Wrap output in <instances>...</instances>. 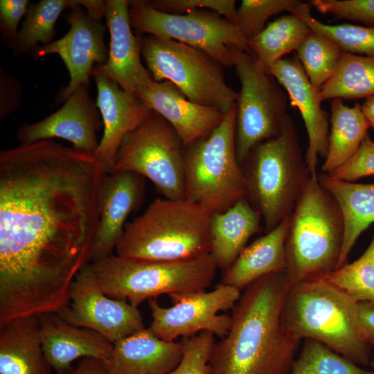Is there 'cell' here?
<instances>
[{
    "label": "cell",
    "mask_w": 374,
    "mask_h": 374,
    "mask_svg": "<svg viewBox=\"0 0 374 374\" xmlns=\"http://www.w3.org/2000/svg\"><path fill=\"white\" fill-rule=\"evenodd\" d=\"M289 374H374V370L365 369L317 341L305 339Z\"/></svg>",
    "instance_id": "d6a6232c"
},
{
    "label": "cell",
    "mask_w": 374,
    "mask_h": 374,
    "mask_svg": "<svg viewBox=\"0 0 374 374\" xmlns=\"http://www.w3.org/2000/svg\"><path fill=\"white\" fill-rule=\"evenodd\" d=\"M211 213L185 198L155 199L127 222L116 254L155 262H180L211 253Z\"/></svg>",
    "instance_id": "277c9868"
},
{
    "label": "cell",
    "mask_w": 374,
    "mask_h": 374,
    "mask_svg": "<svg viewBox=\"0 0 374 374\" xmlns=\"http://www.w3.org/2000/svg\"><path fill=\"white\" fill-rule=\"evenodd\" d=\"M319 89L322 101L374 95V57L342 52L335 73Z\"/></svg>",
    "instance_id": "4dcf8cb0"
},
{
    "label": "cell",
    "mask_w": 374,
    "mask_h": 374,
    "mask_svg": "<svg viewBox=\"0 0 374 374\" xmlns=\"http://www.w3.org/2000/svg\"><path fill=\"white\" fill-rule=\"evenodd\" d=\"M240 90L236 103L235 152L240 166L260 143L277 136L287 116L289 97L250 52L230 46Z\"/></svg>",
    "instance_id": "30bf717a"
},
{
    "label": "cell",
    "mask_w": 374,
    "mask_h": 374,
    "mask_svg": "<svg viewBox=\"0 0 374 374\" xmlns=\"http://www.w3.org/2000/svg\"><path fill=\"white\" fill-rule=\"evenodd\" d=\"M215 335L204 331L184 337L183 357L169 374H209V362L215 344Z\"/></svg>",
    "instance_id": "8d00e7d4"
},
{
    "label": "cell",
    "mask_w": 374,
    "mask_h": 374,
    "mask_svg": "<svg viewBox=\"0 0 374 374\" xmlns=\"http://www.w3.org/2000/svg\"><path fill=\"white\" fill-rule=\"evenodd\" d=\"M96 105L103 122V134L96 157L104 173L112 171L125 136L137 128L152 112L136 95L125 91L116 82L94 77Z\"/></svg>",
    "instance_id": "44dd1931"
},
{
    "label": "cell",
    "mask_w": 374,
    "mask_h": 374,
    "mask_svg": "<svg viewBox=\"0 0 374 374\" xmlns=\"http://www.w3.org/2000/svg\"><path fill=\"white\" fill-rule=\"evenodd\" d=\"M290 286L284 271L244 289L232 309L228 332L215 344L209 374H289L301 342L281 321Z\"/></svg>",
    "instance_id": "7a4b0ae2"
},
{
    "label": "cell",
    "mask_w": 374,
    "mask_h": 374,
    "mask_svg": "<svg viewBox=\"0 0 374 374\" xmlns=\"http://www.w3.org/2000/svg\"><path fill=\"white\" fill-rule=\"evenodd\" d=\"M103 172L95 154L42 140L0 152V325L56 313L89 262Z\"/></svg>",
    "instance_id": "6da1fadb"
},
{
    "label": "cell",
    "mask_w": 374,
    "mask_h": 374,
    "mask_svg": "<svg viewBox=\"0 0 374 374\" xmlns=\"http://www.w3.org/2000/svg\"><path fill=\"white\" fill-rule=\"evenodd\" d=\"M88 265L106 295L137 308L162 294L204 291L218 269L211 253L180 262L138 260L112 254Z\"/></svg>",
    "instance_id": "52a82bcc"
},
{
    "label": "cell",
    "mask_w": 374,
    "mask_h": 374,
    "mask_svg": "<svg viewBox=\"0 0 374 374\" xmlns=\"http://www.w3.org/2000/svg\"><path fill=\"white\" fill-rule=\"evenodd\" d=\"M360 257L374 263V235L370 244Z\"/></svg>",
    "instance_id": "bcb514c9"
},
{
    "label": "cell",
    "mask_w": 374,
    "mask_h": 374,
    "mask_svg": "<svg viewBox=\"0 0 374 374\" xmlns=\"http://www.w3.org/2000/svg\"><path fill=\"white\" fill-rule=\"evenodd\" d=\"M129 16L136 35L166 37L201 49L224 67L233 66L230 46L249 51L236 25L219 13L199 9L185 14L157 10L145 0L130 1Z\"/></svg>",
    "instance_id": "7c38bea8"
},
{
    "label": "cell",
    "mask_w": 374,
    "mask_h": 374,
    "mask_svg": "<svg viewBox=\"0 0 374 374\" xmlns=\"http://www.w3.org/2000/svg\"><path fill=\"white\" fill-rule=\"evenodd\" d=\"M320 12L374 26V0H312Z\"/></svg>",
    "instance_id": "74e56055"
},
{
    "label": "cell",
    "mask_w": 374,
    "mask_h": 374,
    "mask_svg": "<svg viewBox=\"0 0 374 374\" xmlns=\"http://www.w3.org/2000/svg\"><path fill=\"white\" fill-rule=\"evenodd\" d=\"M310 31L302 19L288 13L269 23L260 33L250 39L249 51L269 73L284 55L296 51Z\"/></svg>",
    "instance_id": "f1b7e54d"
},
{
    "label": "cell",
    "mask_w": 374,
    "mask_h": 374,
    "mask_svg": "<svg viewBox=\"0 0 374 374\" xmlns=\"http://www.w3.org/2000/svg\"><path fill=\"white\" fill-rule=\"evenodd\" d=\"M136 96L172 127L184 148L208 136L222 123L226 114L191 102L167 80L157 82L150 78L137 91Z\"/></svg>",
    "instance_id": "ffe728a7"
},
{
    "label": "cell",
    "mask_w": 374,
    "mask_h": 374,
    "mask_svg": "<svg viewBox=\"0 0 374 374\" xmlns=\"http://www.w3.org/2000/svg\"><path fill=\"white\" fill-rule=\"evenodd\" d=\"M145 177L131 171L104 173L98 188V222L89 253V262L109 256L116 250L128 215L143 198Z\"/></svg>",
    "instance_id": "e0dca14e"
},
{
    "label": "cell",
    "mask_w": 374,
    "mask_h": 374,
    "mask_svg": "<svg viewBox=\"0 0 374 374\" xmlns=\"http://www.w3.org/2000/svg\"><path fill=\"white\" fill-rule=\"evenodd\" d=\"M39 335V317L13 319L0 326L1 374H51Z\"/></svg>",
    "instance_id": "cb8c5ba5"
},
{
    "label": "cell",
    "mask_w": 374,
    "mask_h": 374,
    "mask_svg": "<svg viewBox=\"0 0 374 374\" xmlns=\"http://www.w3.org/2000/svg\"><path fill=\"white\" fill-rule=\"evenodd\" d=\"M56 313L66 322L94 330L113 344L145 328L138 308L106 295L88 263L71 283L67 304Z\"/></svg>",
    "instance_id": "5bb4252c"
},
{
    "label": "cell",
    "mask_w": 374,
    "mask_h": 374,
    "mask_svg": "<svg viewBox=\"0 0 374 374\" xmlns=\"http://www.w3.org/2000/svg\"><path fill=\"white\" fill-rule=\"evenodd\" d=\"M88 87L80 86L60 109L48 117L21 124L16 134L20 144L59 138L71 142L78 150L96 155L100 143L97 133L103 128V122Z\"/></svg>",
    "instance_id": "2e32d148"
},
{
    "label": "cell",
    "mask_w": 374,
    "mask_h": 374,
    "mask_svg": "<svg viewBox=\"0 0 374 374\" xmlns=\"http://www.w3.org/2000/svg\"><path fill=\"white\" fill-rule=\"evenodd\" d=\"M369 365L371 366L372 369L374 370V355H372V357H371V359Z\"/></svg>",
    "instance_id": "7dc6e473"
},
{
    "label": "cell",
    "mask_w": 374,
    "mask_h": 374,
    "mask_svg": "<svg viewBox=\"0 0 374 374\" xmlns=\"http://www.w3.org/2000/svg\"><path fill=\"white\" fill-rule=\"evenodd\" d=\"M182 341H168L144 328L114 344V374H169L181 362Z\"/></svg>",
    "instance_id": "603a6c76"
},
{
    "label": "cell",
    "mask_w": 374,
    "mask_h": 374,
    "mask_svg": "<svg viewBox=\"0 0 374 374\" xmlns=\"http://www.w3.org/2000/svg\"><path fill=\"white\" fill-rule=\"evenodd\" d=\"M344 223L340 207L311 176L289 217L285 274L291 285L328 275L337 268Z\"/></svg>",
    "instance_id": "8992f818"
},
{
    "label": "cell",
    "mask_w": 374,
    "mask_h": 374,
    "mask_svg": "<svg viewBox=\"0 0 374 374\" xmlns=\"http://www.w3.org/2000/svg\"><path fill=\"white\" fill-rule=\"evenodd\" d=\"M318 179L338 203L344 218V240L337 269L347 263L358 238L374 222V184L338 180L323 173Z\"/></svg>",
    "instance_id": "4316f807"
},
{
    "label": "cell",
    "mask_w": 374,
    "mask_h": 374,
    "mask_svg": "<svg viewBox=\"0 0 374 374\" xmlns=\"http://www.w3.org/2000/svg\"><path fill=\"white\" fill-rule=\"evenodd\" d=\"M93 4L94 0H42L36 3H30L19 31L14 55L33 53L39 43L42 45L51 43L55 23L64 10L80 6L88 12Z\"/></svg>",
    "instance_id": "f546056e"
},
{
    "label": "cell",
    "mask_w": 374,
    "mask_h": 374,
    "mask_svg": "<svg viewBox=\"0 0 374 374\" xmlns=\"http://www.w3.org/2000/svg\"><path fill=\"white\" fill-rule=\"evenodd\" d=\"M141 54L152 78L170 81L191 102L224 114L237 103L238 92L224 78V67L204 51L171 39L139 36Z\"/></svg>",
    "instance_id": "9c48e42d"
},
{
    "label": "cell",
    "mask_w": 374,
    "mask_h": 374,
    "mask_svg": "<svg viewBox=\"0 0 374 374\" xmlns=\"http://www.w3.org/2000/svg\"><path fill=\"white\" fill-rule=\"evenodd\" d=\"M269 73L285 90L291 105L301 115L308 138L305 163L310 175H317L318 157L325 159L327 155L330 132V119L321 107L320 89L310 82L296 56L282 58Z\"/></svg>",
    "instance_id": "ac0fdd59"
},
{
    "label": "cell",
    "mask_w": 374,
    "mask_h": 374,
    "mask_svg": "<svg viewBox=\"0 0 374 374\" xmlns=\"http://www.w3.org/2000/svg\"><path fill=\"white\" fill-rule=\"evenodd\" d=\"M241 296L240 290L219 283L212 291L170 295L173 304L161 306L157 298L148 300L152 322L148 328L157 337L168 341L211 332L221 338L231 325V316L219 314L233 309Z\"/></svg>",
    "instance_id": "4fadbf2b"
},
{
    "label": "cell",
    "mask_w": 374,
    "mask_h": 374,
    "mask_svg": "<svg viewBox=\"0 0 374 374\" xmlns=\"http://www.w3.org/2000/svg\"><path fill=\"white\" fill-rule=\"evenodd\" d=\"M28 0L0 1V30L2 43L10 49H14L19 34L18 26L26 15L30 5Z\"/></svg>",
    "instance_id": "60d3db41"
},
{
    "label": "cell",
    "mask_w": 374,
    "mask_h": 374,
    "mask_svg": "<svg viewBox=\"0 0 374 374\" xmlns=\"http://www.w3.org/2000/svg\"><path fill=\"white\" fill-rule=\"evenodd\" d=\"M298 17L312 30L330 38L342 52L374 57V26L324 24L312 16L310 9L303 12Z\"/></svg>",
    "instance_id": "836d02e7"
},
{
    "label": "cell",
    "mask_w": 374,
    "mask_h": 374,
    "mask_svg": "<svg viewBox=\"0 0 374 374\" xmlns=\"http://www.w3.org/2000/svg\"><path fill=\"white\" fill-rule=\"evenodd\" d=\"M359 326L362 339L374 347V304L359 303Z\"/></svg>",
    "instance_id": "7bdbcfd3"
},
{
    "label": "cell",
    "mask_w": 374,
    "mask_h": 374,
    "mask_svg": "<svg viewBox=\"0 0 374 374\" xmlns=\"http://www.w3.org/2000/svg\"><path fill=\"white\" fill-rule=\"evenodd\" d=\"M115 171L148 178L164 198H186L184 147L172 127L153 111L123 138L111 172Z\"/></svg>",
    "instance_id": "8fae6325"
},
{
    "label": "cell",
    "mask_w": 374,
    "mask_h": 374,
    "mask_svg": "<svg viewBox=\"0 0 374 374\" xmlns=\"http://www.w3.org/2000/svg\"><path fill=\"white\" fill-rule=\"evenodd\" d=\"M328 175L335 179L350 182L374 175V141L367 134L355 154Z\"/></svg>",
    "instance_id": "ab89813d"
},
{
    "label": "cell",
    "mask_w": 374,
    "mask_h": 374,
    "mask_svg": "<svg viewBox=\"0 0 374 374\" xmlns=\"http://www.w3.org/2000/svg\"><path fill=\"white\" fill-rule=\"evenodd\" d=\"M113 374H114V373H113Z\"/></svg>",
    "instance_id": "c3c4849f"
},
{
    "label": "cell",
    "mask_w": 374,
    "mask_h": 374,
    "mask_svg": "<svg viewBox=\"0 0 374 374\" xmlns=\"http://www.w3.org/2000/svg\"><path fill=\"white\" fill-rule=\"evenodd\" d=\"M323 277L359 303L374 304V263L359 257Z\"/></svg>",
    "instance_id": "d590c367"
},
{
    "label": "cell",
    "mask_w": 374,
    "mask_h": 374,
    "mask_svg": "<svg viewBox=\"0 0 374 374\" xmlns=\"http://www.w3.org/2000/svg\"><path fill=\"white\" fill-rule=\"evenodd\" d=\"M295 51L309 80L319 89L333 75L342 53L330 38L312 30Z\"/></svg>",
    "instance_id": "1f68e13d"
},
{
    "label": "cell",
    "mask_w": 374,
    "mask_h": 374,
    "mask_svg": "<svg viewBox=\"0 0 374 374\" xmlns=\"http://www.w3.org/2000/svg\"><path fill=\"white\" fill-rule=\"evenodd\" d=\"M309 7L298 0H242L237 8L235 25L249 42L266 27L271 17L285 12L298 16Z\"/></svg>",
    "instance_id": "e575fe53"
},
{
    "label": "cell",
    "mask_w": 374,
    "mask_h": 374,
    "mask_svg": "<svg viewBox=\"0 0 374 374\" xmlns=\"http://www.w3.org/2000/svg\"><path fill=\"white\" fill-rule=\"evenodd\" d=\"M236 105L206 138L184 148L186 198L211 214L247 198L235 152Z\"/></svg>",
    "instance_id": "ba28073f"
},
{
    "label": "cell",
    "mask_w": 374,
    "mask_h": 374,
    "mask_svg": "<svg viewBox=\"0 0 374 374\" xmlns=\"http://www.w3.org/2000/svg\"><path fill=\"white\" fill-rule=\"evenodd\" d=\"M330 113L328 149L321 167L322 173L326 175L355 154L371 128L359 103L349 107L341 99H333Z\"/></svg>",
    "instance_id": "83f0119b"
},
{
    "label": "cell",
    "mask_w": 374,
    "mask_h": 374,
    "mask_svg": "<svg viewBox=\"0 0 374 374\" xmlns=\"http://www.w3.org/2000/svg\"><path fill=\"white\" fill-rule=\"evenodd\" d=\"M22 103L19 80L1 66L0 69V121L19 109Z\"/></svg>",
    "instance_id": "b9f144b4"
},
{
    "label": "cell",
    "mask_w": 374,
    "mask_h": 374,
    "mask_svg": "<svg viewBox=\"0 0 374 374\" xmlns=\"http://www.w3.org/2000/svg\"><path fill=\"white\" fill-rule=\"evenodd\" d=\"M241 166L247 199L267 233L291 215L311 177L289 114L280 133L256 145Z\"/></svg>",
    "instance_id": "5b68a950"
},
{
    "label": "cell",
    "mask_w": 374,
    "mask_h": 374,
    "mask_svg": "<svg viewBox=\"0 0 374 374\" xmlns=\"http://www.w3.org/2000/svg\"><path fill=\"white\" fill-rule=\"evenodd\" d=\"M289 217L246 247L224 271L220 283L241 290L267 275L284 272Z\"/></svg>",
    "instance_id": "d4e9b609"
},
{
    "label": "cell",
    "mask_w": 374,
    "mask_h": 374,
    "mask_svg": "<svg viewBox=\"0 0 374 374\" xmlns=\"http://www.w3.org/2000/svg\"><path fill=\"white\" fill-rule=\"evenodd\" d=\"M65 19L70 26L69 31L56 41L39 45L32 53L36 58L57 54L64 63L70 79L56 96L59 103L66 100L80 86H89L93 67L105 64L109 55L102 21L86 14L80 6L68 10Z\"/></svg>",
    "instance_id": "9a60e30c"
},
{
    "label": "cell",
    "mask_w": 374,
    "mask_h": 374,
    "mask_svg": "<svg viewBox=\"0 0 374 374\" xmlns=\"http://www.w3.org/2000/svg\"><path fill=\"white\" fill-rule=\"evenodd\" d=\"M361 105L365 117L368 121L371 127L374 130V95L366 98Z\"/></svg>",
    "instance_id": "f6af8a7d"
},
{
    "label": "cell",
    "mask_w": 374,
    "mask_h": 374,
    "mask_svg": "<svg viewBox=\"0 0 374 374\" xmlns=\"http://www.w3.org/2000/svg\"><path fill=\"white\" fill-rule=\"evenodd\" d=\"M359 314V303L322 276L290 286L281 321L294 339L317 341L364 367L372 355L360 335Z\"/></svg>",
    "instance_id": "3957f363"
},
{
    "label": "cell",
    "mask_w": 374,
    "mask_h": 374,
    "mask_svg": "<svg viewBox=\"0 0 374 374\" xmlns=\"http://www.w3.org/2000/svg\"><path fill=\"white\" fill-rule=\"evenodd\" d=\"M147 3L157 10L170 14H185L199 9L213 10L235 24V0H151Z\"/></svg>",
    "instance_id": "f35d334b"
},
{
    "label": "cell",
    "mask_w": 374,
    "mask_h": 374,
    "mask_svg": "<svg viewBox=\"0 0 374 374\" xmlns=\"http://www.w3.org/2000/svg\"><path fill=\"white\" fill-rule=\"evenodd\" d=\"M66 374H113L110 364L94 358H83Z\"/></svg>",
    "instance_id": "ee69618b"
},
{
    "label": "cell",
    "mask_w": 374,
    "mask_h": 374,
    "mask_svg": "<svg viewBox=\"0 0 374 374\" xmlns=\"http://www.w3.org/2000/svg\"><path fill=\"white\" fill-rule=\"evenodd\" d=\"M262 217L247 198L211 215V254L217 268L227 270L260 227Z\"/></svg>",
    "instance_id": "484cf974"
},
{
    "label": "cell",
    "mask_w": 374,
    "mask_h": 374,
    "mask_svg": "<svg viewBox=\"0 0 374 374\" xmlns=\"http://www.w3.org/2000/svg\"><path fill=\"white\" fill-rule=\"evenodd\" d=\"M130 1H106L105 19L110 35L107 62L93 67L91 75L103 76L116 82L123 89L136 95L152 78L141 62L139 36L131 26Z\"/></svg>",
    "instance_id": "d6986e66"
},
{
    "label": "cell",
    "mask_w": 374,
    "mask_h": 374,
    "mask_svg": "<svg viewBox=\"0 0 374 374\" xmlns=\"http://www.w3.org/2000/svg\"><path fill=\"white\" fill-rule=\"evenodd\" d=\"M39 321L44 353L57 373L62 374L80 358H94L111 363L114 344L98 332L72 325L57 313L42 314Z\"/></svg>",
    "instance_id": "7402d4cb"
}]
</instances>
